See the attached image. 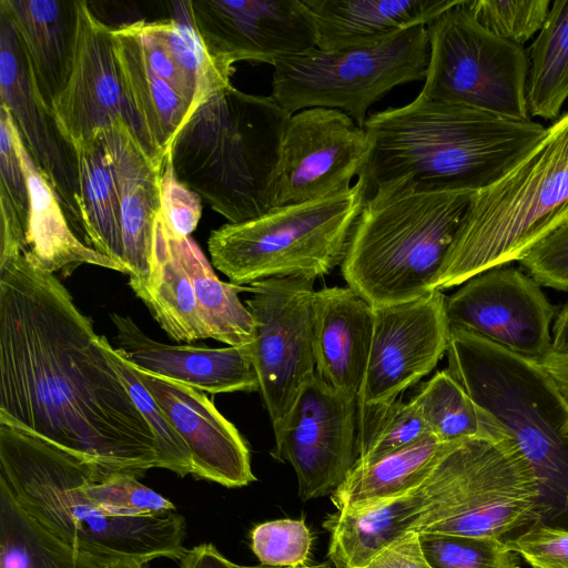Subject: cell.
Returning a JSON list of instances; mask_svg holds the SVG:
<instances>
[{"instance_id": "cell-1", "label": "cell", "mask_w": 568, "mask_h": 568, "mask_svg": "<svg viewBox=\"0 0 568 568\" xmlns=\"http://www.w3.org/2000/svg\"><path fill=\"white\" fill-rule=\"evenodd\" d=\"M0 423L103 474L159 468L155 437L104 336L29 253L0 262Z\"/></svg>"}, {"instance_id": "cell-2", "label": "cell", "mask_w": 568, "mask_h": 568, "mask_svg": "<svg viewBox=\"0 0 568 568\" xmlns=\"http://www.w3.org/2000/svg\"><path fill=\"white\" fill-rule=\"evenodd\" d=\"M366 162L358 178L367 196L378 185L408 179L436 192H477L518 165L547 128L483 110L430 100L368 114Z\"/></svg>"}, {"instance_id": "cell-3", "label": "cell", "mask_w": 568, "mask_h": 568, "mask_svg": "<svg viewBox=\"0 0 568 568\" xmlns=\"http://www.w3.org/2000/svg\"><path fill=\"white\" fill-rule=\"evenodd\" d=\"M91 464L0 423V483L50 532L103 566L148 564L186 551V524L170 511L130 516L106 510L82 491ZM94 467V466H93Z\"/></svg>"}, {"instance_id": "cell-4", "label": "cell", "mask_w": 568, "mask_h": 568, "mask_svg": "<svg viewBox=\"0 0 568 568\" xmlns=\"http://www.w3.org/2000/svg\"><path fill=\"white\" fill-rule=\"evenodd\" d=\"M291 114L272 97L232 85L203 102L169 155L179 181L230 223L273 210L284 131Z\"/></svg>"}, {"instance_id": "cell-5", "label": "cell", "mask_w": 568, "mask_h": 568, "mask_svg": "<svg viewBox=\"0 0 568 568\" xmlns=\"http://www.w3.org/2000/svg\"><path fill=\"white\" fill-rule=\"evenodd\" d=\"M447 371L511 437L540 488L539 521L568 528V403L537 361L450 329Z\"/></svg>"}, {"instance_id": "cell-6", "label": "cell", "mask_w": 568, "mask_h": 568, "mask_svg": "<svg viewBox=\"0 0 568 568\" xmlns=\"http://www.w3.org/2000/svg\"><path fill=\"white\" fill-rule=\"evenodd\" d=\"M474 192L386 182L366 197L341 264L347 286L373 307L430 293Z\"/></svg>"}, {"instance_id": "cell-7", "label": "cell", "mask_w": 568, "mask_h": 568, "mask_svg": "<svg viewBox=\"0 0 568 568\" xmlns=\"http://www.w3.org/2000/svg\"><path fill=\"white\" fill-rule=\"evenodd\" d=\"M568 221V113L510 172L474 192L433 290L519 261Z\"/></svg>"}, {"instance_id": "cell-8", "label": "cell", "mask_w": 568, "mask_h": 568, "mask_svg": "<svg viewBox=\"0 0 568 568\" xmlns=\"http://www.w3.org/2000/svg\"><path fill=\"white\" fill-rule=\"evenodd\" d=\"M419 488V534L503 539L539 521L538 479L505 432L447 443Z\"/></svg>"}, {"instance_id": "cell-9", "label": "cell", "mask_w": 568, "mask_h": 568, "mask_svg": "<svg viewBox=\"0 0 568 568\" xmlns=\"http://www.w3.org/2000/svg\"><path fill=\"white\" fill-rule=\"evenodd\" d=\"M366 197L358 178L348 191L224 224L207 241L212 263L239 286L273 277L316 280L342 264Z\"/></svg>"}, {"instance_id": "cell-10", "label": "cell", "mask_w": 568, "mask_h": 568, "mask_svg": "<svg viewBox=\"0 0 568 568\" xmlns=\"http://www.w3.org/2000/svg\"><path fill=\"white\" fill-rule=\"evenodd\" d=\"M428 60L426 26L338 51L315 47L275 62L271 97L290 114L337 109L364 128L374 102L399 84L425 79Z\"/></svg>"}, {"instance_id": "cell-11", "label": "cell", "mask_w": 568, "mask_h": 568, "mask_svg": "<svg viewBox=\"0 0 568 568\" xmlns=\"http://www.w3.org/2000/svg\"><path fill=\"white\" fill-rule=\"evenodd\" d=\"M466 2L427 26L429 60L420 93L430 100L530 120L527 51L486 30Z\"/></svg>"}, {"instance_id": "cell-12", "label": "cell", "mask_w": 568, "mask_h": 568, "mask_svg": "<svg viewBox=\"0 0 568 568\" xmlns=\"http://www.w3.org/2000/svg\"><path fill=\"white\" fill-rule=\"evenodd\" d=\"M314 282L303 277H273L246 286L252 297L245 300V306L255 324L251 356L275 442L286 427L303 385L315 374Z\"/></svg>"}, {"instance_id": "cell-13", "label": "cell", "mask_w": 568, "mask_h": 568, "mask_svg": "<svg viewBox=\"0 0 568 568\" xmlns=\"http://www.w3.org/2000/svg\"><path fill=\"white\" fill-rule=\"evenodd\" d=\"M368 153L364 128L337 109L291 114L283 136L273 209L348 191Z\"/></svg>"}, {"instance_id": "cell-14", "label": "cell", "mask_w": 568, "mask_h": 568, "mask_svg": "<svg viewBox=\"0 0 568 568\" xmlns=\"http://www.w3.org/2000/svg\"><path fill=\"white\" fill-rule=\"evenodd\" d=\"M357 400L325 384L316 374L303 385L286 427L271 455L287 462L298 496H331L356 460Z\"/></svg>"}, {"instance_id": "cell-15", "label": "cell", "mask_w": 568, "mask_h": 568, "mask_svg": "<svg viewBox=\"0 0 568 568\" xmlns=\"http://www.w3.org/2000/svg\"><path fill=\"white\" fill-rule=\"evenodd\" d=\"M189 7L206 52L230 75L237 61L274 65L316 47L314 20L303 0H197Z\"/></svg>"}, {"instance_id": "cell-16", "label": "cell", "mask_w": 568, "mask_h": 568, "mask_svg": "<svg viewBox=\"0 0 568 568\" xmlns=\"http://www.w3.org/2000/svg\"><path fill=\"white\" fill-rule=\"evenodd\" d=\"M540 286L513 267L478 274L446 297L449 327L540 362L551 351L550 324L556 312Z\"/></svg>"}, {"instance_id": "cell-17", "label": "cell", "mask_w": 568, "mask_h": 568, "mask_svg": "<svg viewBox=\"0 0 568 568\" xmlns=\"http://www.w3.org/2000/svg\"><path fill=\"white\" fill-rule=\"evenodd\" d=\"M446 297L432 291L413 301L374 307L372 347L357 407L388 405L435 368L449 344Z\"/></svg>"}, {"instance_id": "cell-18", "label": "cell", "mask_w": 568, "mask_h": 568, "mask_svg": "<svg viewBox=\"0 0 568 568\" xmlns=\"http://www.w3.org/2000/svg\"><path fill=\"white\" fill-rule=\"evenodd\" d=\"M53 115L73 146L95 132L123 122L145 154L154 161L124 94L112 29L92 13L87 1H78L73 69L54 104Z\"/></svg>"}, {"instance_id": "cell-19", "label": "cell", "mask_w": 568, "mask_h": 568, "mask_svg": "<svg viewBox=\"0 0 568 568\" xmlns=\"http://www.w3.org/2000/svg\"><path fill=\"white\" fill-rule=\"evenodd\" d=\"M0 97L1 105L10 112L34 164L49 181L69 223L84 242L75 148L62 133L54 115L41 103L18 34L2 11Z\"/></svg>"}, {"instance_id": "cell-20", "label": "cell", "mask_w": 568, "mask_h": 568, "mask_svg": "<svg viewBox=\"0 0 568 568\" xmlns=\"http://www.w3.org/2000/svg\"><path fill=\"white\" fill-rule=\"evenodd\" d=\"M133 369L186 444L193 476L227 488L256 480L246 442L202 390Z\"/></svg>"}, {"instance_id": "cell-21", "label": "cell", "mask_w": 568, "mask_h": 568, "mask_svg": "<svg viewBox=\"0 0 568 568\" xmlns=\"http://www.w3.org/2000/svg\"><path fill=\"white\" fill-rule=\"evenodd\" d=\"M118 353L149 375L211 394L260 390L251 348L171 345L150 338L130 316L111 314Z\"/></svg>"}, {"instance_id": "cell-22", "label": "cell", "mask_w": 568, "mask_h": 568, "mask_svg": "<svg viewBox=\"0 0 568 568\" xmlns=\"http://www.w3.org/2000/svg\"><path fill=\"white\" fill-rule=\"evenodd\" d=\"M374 307L351 287L315 292L312 345L315 374L333 389L357 398L368 364Z\"/></svg>"}, {"instance_id": "cell-23", "label": "cell", "mask_w": 568, "mask_h": 568, "mask_svg": "<svg viewBox=\"0 0 568 568\" xmlns=\"http://www.w3.org/2000/svg\"><path fill=\"white\" fill-rule=\"evenodd\" d=\"M104 132L119 192L125 274L129 283H142L150 272L163 163H155L145 154L123 122Z\"/></svg>"}, {"instance_id": "cell-24", "label": "cell", "mask_w": 568, "mask_h": 568, "mask_svg": "<svg viewBox=\"0 0 568 568\" xmlns=\"http://www.w3.org/2000/svg\"><path fill=\"white\" fill-rule=\"evenodd\" d=\"M0 11L18 34L41 103L53 114L73 69L78 1L1 0Z\"/></svg>"}, {"instance_id": "cell-25", "label": "cell", "mask_w": 568, "mask_h": 568, "mask_svg": "<svg viewBox=\"0 0 568 568\" xmlns=\"http://www.w3.org/2000/svg\"><path fill=\"white\" fill-rule=\"evenodd\" d=\"M316 48L338 51L375 43L417 26H429L463 0H303Z\"/></svg>"}, {"instance_id": "cell-26", "label": "cell", "mask_w": 568, "mask_h": 568, "mask_svg": "<svg viewBox=\"0 0 568 568\" xmlns=\"http://www.w3.org/2000/svg\"><path fill=\"white\" fill-rule=\"evenodd\" d=\"M123 90L139 121L152 158L162 164L191 105L145 62L135 22L112 29Z\"/></svg>"}, {"instance_id": "cell-27", "label": "cell", "mask_w": 568, "mask_h": 568, "mask_svg": "<svg viewBox=\"0 0 568 568\" xmlns=\"http://www.w3.org/2000/svg\"><path fill=\"white\" fill-rule=\"evenodd\" d=\"M424 504L418 486L365 509L328 514L323 521L329 534L328 561L334 568H365L386 547L417 531Z\"/></svg>"}, {"instance_id": "cell-28", "label": "cell", "mask_w": 568, "mask_h": 568, "mask_svg": "<svg viewBox=\"0 0 568 568\" xmlns=\"http://www.w3.org/2000/svg\"><path fill=\"white\" fill-rule=\"evenodd\" d=\"M13 134L30 191L27 253L53 274L68 275L82 264L123 273L116 263L85 245L73 233L53 189L34 164L14 122Z\"/></svg>"}, {"instance_id": "cell-29", "label": "cell", "mask_w": 568, "mask_h": 568, "mask_svg": "<svg viewBox=\"0 0 568 568\" xmlns=\"http://www.w3.org/2000/svg\"><path fill=\"white\" fill-rule=\"evenodd\" d=\"M163 331L176 342L210 337L199 312L193 285L183 267L172 233L159 213L155 220L150 272L142 283H129Z\"/></svg>"}, {"instance_id": "cell-30", "label": "cell", "mask_w": 568, "mask_h": 568, "mask_svg": "<svg viewBox=\"0 0 568 568\" xmlns=\"http://www.w3.org/2000/svg\"><path fill=\"white\" fill-rule=\"evenodd\" d=\"M84 243L125 273L120 202L111 151L104 130L74 145Z\"/></svg>"}, {"instance_id": "cell-31", "label": "cell", "mask_w": 568, "mask_h": 568, "mask_svg": "<svg viewBox=\"0 0 568 568\" xmlns=\"http://www.w3.org/2000/svg\"><path fill=\"white\" fill-rule=\"evenodd\" d=\"M446 444L429 435L372 463L354 464L331 501L336 510L354 513L405 495L425 480Z\"/></svg>"}, {"instance_id": "cell-32", "label": "cell", "mask_w": 568, "mask_h": 568, "mask_svg": "<svg viewBox=\"0 0 568 568\" xmlns=\"http://www.w3.org/2000/svg\"><path fill=\"white\" fill-rule=\"evenodd\" d=\"M172 240L193 285L199 312L210 337L229 346H251L255 337L254 320L239 298V293L246 292V286L221 281L190 236L172 233Z\"/></svg>"}, {"instance_id": "cell-33", "label": "cell", "mask_w": 568, "mask_h": 568, "mask_svg": "<svg viewBox=\"0 0 568 568\" xmlns=\"http://www.w3.org/2000/svg\"><path fill=\"white\" fill-rule=\"evenodd\" d=\"M0 568H105L32 518L0 483Z\"/></svg>"}, {"instance_id": "cell-34", "label": "cell", "mask_w": 568, "mask_h": 568, "mask_svg": "<svg viewBox=\"0 0 568 568\" xmlns=\"http://www.w3.org/2000/svg\"><path fill=\"white\" fill-rule=\"evenodd\" d=\"M527 54L528 113L556 119L568 98V0L551 2L547 20Z\"/></svg>"}, {"instance_id": "cell-35", "label": "cell", "mask_w": 568, "mask_h": 568, "mask_svg": "<svg viewBox=\"0 0 568 568\" xmlns=\"http://www.w3.org/2000/svg\"><path fill=\"white\" fill-rule=\"evenodd\" d=\"M409 400L423 417L430 435L442 443L505 432L474 403L447 369L437 372Z\"/></svg>"}, {"instance_id": "cell-36", "label": "cell", "mask_w": 568, "mask_h": 568, "mask_svg": "<svg viewBox=\"0 0 568 568\" xmlns=\"http://www.w3.org/2000/svg\"><path fill=\"white\" fill-rule=\"evenodd\" d=\"M175 4V18L143 21V26L169 53L201 105L231 87V75L222 71L206 52L194 27L189 1Z\"/></svg>"}, {"instance_id": "cell-37", "label": "cell", "mask_w": 568, "mask_h": 568, "mask_svg": "<svg viewBox=\"0 0 568 568\" xmlns=\"http://www.w3.org/2000/svg\"><path fill=\"white\" fill-rule=\"evenodd\" d=\"M430 433L410 400L357 407L356 460L362 465L407 447Z\"/></svg>"}, {"instance_id": "cell-38", "label": "cell", "mask_w": 568, "mask_h": 568, "mask_svg": "<svg viewBox=\"0 0 568 568\" xmlns=\"http://www.w3.org/2000/svg\"><path fill=\"white\" fill-rule=\"evenodd\" d=\"M104 345L125 383L132 400L152 429L158 448L159 468L171 470L180 477L192 475L193 465L190 450L169 417L142 384L133 367L118 353L116 348L110 345L105 337Z\"/></svg>"}, {"instance_id": "cell-39", "label": "cell", "mask_w": 568, "mask_h": 568, "mask_svg": "<svg viewBox=\"0 0 568 568\" xmlns=\"http://www.w3.org/2000/svg\"><path fill=\"white\" fill-rule=\"evenodd\" d=\"M423 551L434 568H517L504 539L435 532L419 534Z\"/></svg>"}, {"instance_id": "cell-40", "label": "cell", "mask_w": 568, "mask_h": 568, "mask_svg": "<svg viewBox=\"0 0 568 568\" xmlns=\"http://www.w3.org/2000/svg\"><path fill=\"white\" fill-rule=\"evenodd\" d=\"M129 474H103L90 466L82 481L83 494L109 511L145 516L175 511L172 501Z\"/></svg>"}, {"instance_id": "cell-41", "label": "cell", "mask_w": 568, "mask_h": 568, "mask_svg": "<svg viewBox=\"0 0 568 568\" xmlns=\"http://www.w3.org/2000/svg\"><path fill=\"white\" fill-rule=\"evenodd\" d=\"M466 7L486 30L524 47L542 29L551 2L549 0H467Z\"/></svg>"}, {"instance_id": "cell-42", "label": "cell", "mask_w": 568, "mask_h": 568, "mask_svg": "<svg viewBox=\"0 0 568 568\" xmlns=\"http://www.w3.org/2000/svg\"><path fill=\"white\" fill-rule=\"evenodd\" d=\"M250 536L251 549L261 565L293 568L310 564L314 537L304 517L261 523Z\"/></svg>"}, {"instance_id": "cell-43", "label": "cell", "mask_w": 568, "mask_h": 568, "mask_svg": "<svg viewBox=\"0 0 568 568\" xmlns=\"http://www.w3.org/2000/svg\"><path fill=\"white\" fill-rule=\"evenodd\" d=\"M0 194L12 203L27 239L30 191L17 148L10 112L0 105ZM28 252V247H27Z\"/></svg>"}, {"instance_id": "cell-44", "label": "cell", "mask_w": 568, "mask_h": 568, "mask_svg": "<svg viewBox=\"0 0 568 568\" xmlns=\"http://www.w3.org/2000/svg\"><path fill=\"white\" fill-rule=\"evenodd\" d=\"M518 262L540 285L568 291V221L540 239Z\"/></svg>"}, {"instance_id": "cell-45", "label": "cell", "mask_w": 568, "mask_h": 568, "mask_svg": "<svg viewBox=\"0 0 568 568\" xmlns=\"http://www.w3.org/2000/svg\"><path fill=\"white\" fill-rule=\"evenodd\" d=\"M504 540L534 568H568V528L535 523Z\"/></svg>"}, {"instance_id": "cell-46", "label": "cell", "mask_w": 568, "mask_h": 568, "mask_svg": "<svg viewBox=\"0 0 568 568\" xmlns=\"http://www.w3.org/2000/svg\"><path fill=\"white\" fill-rule=\"evenodd\" d=\"M201 213V196L178 180L168 153L160 175V214L164 223L173 234L189 236Z\"/></svg>"}, {"instance_id": "cell-47", "label": "cell", "mask_w": 568, "mask_h": 568, "mask_svg": "<svg viewBox=\"0 0 568 568\" xmlns=\"http://www.w3.org/2000/svg\"><path fill=\"white\" fill-rule=\"evenodd\" d=\"M365 568H434L427 560L419 532L409 531L378 555Z\"/></svg>"}, {"instance_id": "cell-48", "label": "cell", "mask_w": 568, "mask_h": 568, "mask_svg": "<svg viewBox=\"0 0 568 568\" xmlns=\"http://www.w3.org/2000/svg\"><path fill=\"white\" fill-rule=\"evenodd\" d=\"M180 564L181 568H237V564L227 559L211 542L186 549Z\"/></svg>"}, {"instance_id": "cell-49", "label": "cell", "mask_w": 568, "mask_h": 568, "mask_svg": "<svg viewBox=\"0 0 568 568\" xmlns=\"http://www.w3.org/2000/svg\"><path fill=\"white\" fill-rule=\"evenodd\" d=\"M539 363L568 403V354L550 351Z\"/></svg>"}, {"instance_id": "cell-50", "label": "cell", "mask_w": 568, "mask_h": 568, "mask_svg": "<svg viewBox=\"0 0 568 568\" xmlns=\"http://www.w3.org/2000/svg\"><path fill=\"white\" fill-rule=\"evenodd\" d=\"M551 351L568 354V305L559 312L554 323Z\"/></svg>"}, {"instance_id": "cell-51", "label": "cell", "mask_w": 568, "mask_h": 568, "mask_svg": "<svg viewBox=\"0 0 568 568\" xmlns=\"http://www.w3.org/2000/svg\"><path fill=\"white\" fill-rule=\"evenodd\" d=\"M237 568H291V567H270L264 565H256V566H242L237 565ZM293 568H334V566L331 564V561L326 562H320V564H308L302 567H293Z\"/></svg>"}, {"instance_id": "cell-52", "label": "cell", "mask_w": 568, "mask_h": 568, "mask_svg": "<svg viewBox=\"0 0 568 568\" xmlns=\"http://www.w3.org/2000/svg\"><path fill=\"white\" fill-rule=\"evenodd\" d=\"M146 564H140L138 561L128 560L121 561L114 565L106 566L105 568H146Z\"/></svg>"}]
</instances>
